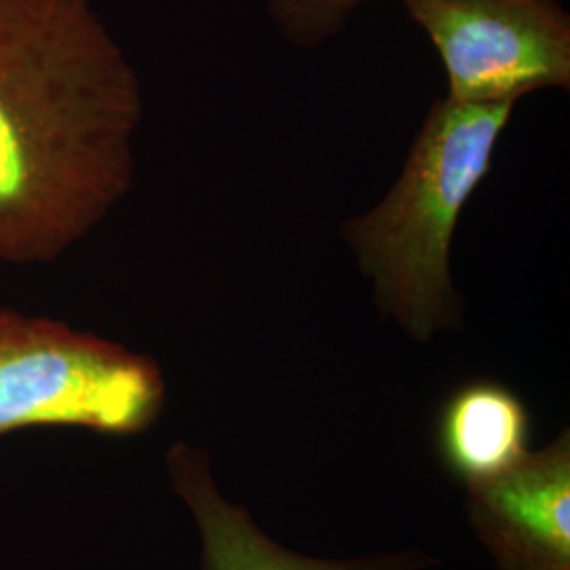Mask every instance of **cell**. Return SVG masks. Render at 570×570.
<instances>
[{
    "mask_svg": "<svg viewBox=\"0 0 570 570\" xmlns=\"http://www.w3.org/2000/svg\"><path fill=\"white\" fill-rule=\"evenodd\" d=\"M140 79L87 0H0V263L49 265L134 186Z\"/></svg>",
    "mask_w": 570,
    "mask_h": 570,
    "instance_id": "6da1fadb",
    "label": "cell"
},
{
    "mask_svg": "<svg viewBox=\"0 0 570 570\" xmlns=\"http://www.w3.org/2000/svg\"><path fill=\"white\" fill-rule=\"evenodd\" d=\"M513 106L435 100L387 197L341 226L379 313L416 343L463 330V298L450 273L452 237L492 169Z\"/></svg>",
    "mask_w": 570,
    "mask_h": 570,
    "instance_id": "7a4b0ae2",
    "label": "cell"
},
{
    "mask_svg": "<svg viewBox=\"0 0 570 570\" xmlns=\"http://www.w3.org/2000/svg\"><path fill=\"white\" fill-rule=\"evenodd\" d=\"M165 397L153 357L61 320L0 308V438L30 428L142 435Z\"/></svg>",
    "mask_w": 570,
    "mask_h": 570,
    "instance_id": "3957f363",
    "label": "cell"
},
{
    "mask_svg": "<svg viewBox=\"0 0 570 570\" xmlns=\"http://www.w3.org/2000/svg\"><path fill=\"white\" fill-rule=\"evenodd\" d=\"M435 47L454 102L570 89V16L558 0H402Z\"/></svg>",
    "mask_w": 570,
    "mask_h": 570,
    "instance_id": "277c9868",
    "label": "cell"
},
{
    "mask_svg": "<svg viewBox=\"0 0 570 570\" xmlns=\"http://www.w3.org/2000/svg\"><path fill=\"white\" fill-rule=\"evenodd\" d=\"M475 539L499 570H570V431L515 468L465 487Z\"/></svg>",
    "mask_w": 570,
    "mask_h": 570,
    "instance_id": "5b68a950",
    "label": "cell"
},
{
    "mask_svg": "<svg viewBox=\"0 0 570 570\" xmlns=\"http://www.w3.org/2000/svg\"><path fill=\"white\" fill-rule=\"evenodd\" d=\"M169 489L190 511L199 532L202 570H431L435 556L421 550L383 551L362 558L326 560L287 550L256 524L244 505L218 489L212 454L184 440L165 452Z\"/></svg>",
    "mask_w": 570,
    "mask_h": 570,
    "instance_id": "8992f818",
    "label": "cell"
},
{
    "mask_svg": "<svg viewBox=\"0 0 570 570\" xmlns=\"http://www.w3.org/2000/svg\"><path fill=\"white\" fill-rule=\"evenodd\" d=\"M530 435L529 406L494 379H473L452 389L435 416L440 463L463 487L515 468L530 452Z\"/></svg>",
    "mask_w": 570,
    "mask_h": 570,
    "instance_id": "52a82bcc",
    "label": "cell"
},
{
    "mask_svg": "<svg viewBox=\"0 0 570 570\" xmlns=\"http://www.w3.org/2000/svg\"><path fill=\"white\" fill-rule=\"evenodd\" d=\"M367 0H268L266 13L285 41L317 47L336 37Z\"/></svg>",
    "mask_w": 570,
    "mask_h": 570,
    "instance_id": "ba28073f",
    "label": "cell"
}]
</instances>
